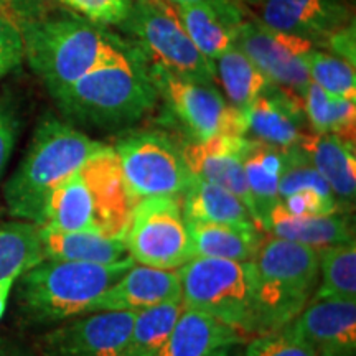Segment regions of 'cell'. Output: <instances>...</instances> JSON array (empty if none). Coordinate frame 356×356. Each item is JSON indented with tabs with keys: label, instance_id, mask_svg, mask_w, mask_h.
<instances>
[{
	"label": "cell",
	"instance_id": "obj_1",
	"mask_svg": "<svg viewBox=\"0 0 356 356\" xmlns=\"http://www.w3.org/2000/svg\"><path fill=\"white\" fill-rule=\"evenodd\" d=\"M50 96L68 121L95 129L131 127L152 113L159 99L149 63L137 48Z\"/></svg>",
	"mask_w": 356,
	"mask_h": 356
},
{
	"label": "cell",
	"instance_id": "obj_2",
	"mask_svg": "<svg viewBox=\"0 0 356 356\" xmlns=\"http://www.w3.org/2000/svg\"><path fill=\"white\" fill-rule=\"evenodd\" d=\"M134 204L118 155L106 144L51 191L40 228L124 238Z\"/></svg>",
	"mask_w": 356,
	"mask_h": 356
},
{
	"label": "cell",
	"instance_id": "obj_3",
	"mask_svg": "<svg viewBox=\"0 0 356 356\" xmlns=\"http://www.w3.org/2000/svg\"><path fill=\"white\" fill-rule=\"evenodd\" d=\"M134 264L131 256L114 264L42 259L13 284V312L25 328L55 327L89 314V305Z\"/></svg>",
	"mask_w": 356,
	"mask_h": 356
},
{
	"label": "cell",
	"instance_id": "obj_4",
	"mask_svg": "<svg viewBox=\"0 0 356 356\" xmlns=\"http://www.w3.org/2000/svg\"><path fill=\"white\" fill-rule=\"evenodd\" d=\"M20 29L26 61L50 95L129 50L106 26L71 10L22 22Z\"/></svg>",
	"mask_w": 356,
	"mask_h": 356
},
{
	"label": "cell",
	"instance_id": "obj_5",
	"mask_svg": "<svg viewBox=\"0 0 356 356\" xmlns=\"http://www.w3.org/2000/svg\"><path fill=\"white\" fill-rule=\"evenodd\" d=\"M102 145L73 124L51 114L44 115L35 129L24 159L3 186L8 215L13 220L42 225L51 191L78 172Z\"/></svg>",
	"mask_w": 356,
	"mask_h": 356
},
{
	"label": "cell",
	"instance_id": "obj_6",
	"mask_svg": "<svg viewBox=\"0 0 356 356\" xmlns=\"http://www.w3.org/2000/svg\"><path fill=\"white\" fill-rule=\"evenodd\" d=\"M259 335L286 327L318 286V249L289 239H262L254 259Z\"/></svg>",
	"mask_w": 356,
	"mask_h": 356
},
{
	"label": "cell",
	"instance_id": "obj_7",
	"mask_svg": "<svg viewBox=\"0 0 356 356\" xmlns=\"http://www.w3.org/2000/svg\"><path fill=\"white\" fill-rule=\"evenodd\" d=\"M177 273L186 309L221 320L248 340L259 335L254 262L193 257Z\"/></svg>",
	"mask_w": 356,
	"mask_h": 356
},
{
	"label": "cell",
	"instance_id": "obj_8",
	"mask_svg": "<svg viewBox=\"0 0 356 356\" xmlns=\"http://www.w3.org/2000/svg\"><path fill=\"white\" fill-rule=\"evenodd\" d=\"M149 65L162 66L180 76L216 83L213 65L195 47L167 0H132L124 24Z\"/></svg>",
	"mask_w": 356,
	"mask_h": 356
},
{
	"label": "cell",
	"instance_id": "obj_9",
	"mask_svg": "<svg viewBox=\"0 0 356 356\" xmlns=\"http://www.w3.org/2000/svg\"><path fill=\"white\" fill-rule=\"evenodd\" d=\"M150 78L188 140L202 142L215 136H246L244 114L225 99L216 83H204L149 65Z\"/></svg>",
	"mask_w": 356,
	"mask_h": 356
},
{
	"label": "cell",
	"instance_id": "obj_10",
	"mask_svg": "<svg viewBox=\"0 0 356 356\" xmlns=\"http://www.w3.org/2000/svg\"><path fill=\"white\" fill-rule=\"evenodd\" d=\"M124 184L134 202L152 197L180 198L193 173L185 165L180 147L159 131L127 134L113 145Z\"/></svg>",
	"mask_w": 356,
	"mask_h": 356
},
{
	"label": "cell",
	"instance_id": "obj_11",
	"mask_svg": "<svg viewBox=\"0 0 356 356\" xmlns=\"http://www.w3.org/2000/svg\"><path fill=\"white\" fill-rule=\"evenodd\" d=\"M122 239L127 254L142 266L178 269L195 257L177 197L139 200Z\"/></svg>",
	"mask_w": 356,
	"mask_h": 356
},
{
	"label": "cell",
	"instance_id": "obj_12",
	"mask_svg": "<svg viewBox=\"0 0 356 356\" xmlns=\"http://www.w3.org/2000/svg\"><path fill=\"white\" fill-rule=\"evenodd\" d=\"M234 44L270 83L302 97L310 84L304 56L317 44L249 15L234 29Z\"/></svg>",
	"mask_w": 356,
	"mask_h": 356
},
{
	"label": "cell",
	"instance_id": "obj_13",
	"mask_svg": "<svg viewBox=\"0 0 356 356\" xmlns=\"http://www.w3.org/2000/svg\"><path fill=\"white\" fill-rule=\"evenodd\" d=\"M137 312H95L55 325L33 341L38 356H122Z\"/></svg>",
	"mask_w": 356,
	"mask_h": 356
},
{
	"label": "cell",
	"instance_id": "obj_14",
	"mask_svg": "<svg viewBox=\"0 0 356 356\" xmlns=\"http://www.w3.org/2000/svg\"><path fill=\"white\" fill-rule=\"evenodd\" d=\"M262 24L323 48L333 33L353 24L348 0H261Z\"/></svg>",
	"mask_w": 356,
	"mask_h": 356
},
{
	"label": "cell",
	"instance_id": "obj_15",
	"mask_svg": "<svg viewBox=\"0 0 356 356\" xmlns=\"http://www.w3.org/2000/svg\"><path fill=\"white\" fill-rule=\"evenodd\" d=\"M246 144L248 136L222 134V136H215L202 142L185 140L178 147H180L185 165L195 177L236 195L246 204L256 221L254 204H252L243 167V154Z\"/></svg>",
	"mask_w": 356,
	"mask_h": 356
},
{
	"label": "cell",
	"instance_id": "obj_16",
	"mask_svg": "<svg viewBox=\"0 0 356 356\" xmlns=\"http://www.w3.org/2000/svg\"><path fill=\"white\" fill-rule=\"evenodd\" d=\"M181 300L177 269L134 264L89 305L95 312H142L150 307Z\"/></svg>",
	"mask_w": 356,
	"mask_h": 356
},
{
	"label": "cell",
	"instance_id": "obj_17",
	"mask_svg": "<svg viewBox=\"0 0 356 356\" xmlns=\"http://www.w3.org/2000/svg\"><path fill=\"white\" fill-rule=\"evenodd\" d=\"M291 325L318 355L356 353V300L312 299Z\"/></svg>",
	"mask_w": 356,
	"mask_h": 356
},
{
	"label": "cell",
	"instance_id": "obj_18",
	"mask_svg": "<svg viewBox=\"0 0 356 356\" xmlns=\"http://www.w3.org/2000/svg\"><path fill=\"white\" fill-rule=\"evenodd\" d=\"M304 119L302 97L274 83L244 113L246 136L252 134V139L277 149H291L300 144L307 134Z\"/></svg>",
	"mask_w": 356,
	"mask_h": 356
},
{
	"label": "cell",
	"instance_id": "obj_19",
	"mask_svg": "<svg viewBox=\"0 0 356 356\" xmlns=\"http://www.w3.org/2000/svg\"><path fill=\"white\" fill-rule=\"evenodd\" d=\"M299 147L330 186L341 213H353L356 200L355 142L333 134L307 132Z\"/></svg>",
	"mask_w": 356,
	"mask_h": 356
},
{
	"label": "cell",
	"instance_id": "obj_20",
	"mask_svg": "<svg viewBox=\"0 0 356 356\" xmlns=\"http://www.w3.org/2000/svg\"><path fill=\"white\" fill-rule=\"evenodd\" d=\"M246 341V337L221 320L184 307L167 341L155 356H210L213 351L225 346H236Z\"/></svg>",
	"mask_w": 356,
	"mask_h": 356
},
{
	"label": "cell",
	"instance_id": "obj_21",
	"mask_svg": "<svg viewBox=\"0 0 356 356\" xmlns=\"http://www.w3.org/2000/svg\"><path fill=\"white\" fill-rule=\"evenodd\" d=\"M264 231L275 238L289 239V241L305 244L315 249L355 239L351 213L337 211L330 215L293 216L280 202L267 216Z\"/></svg>",
	"mask_w": 356,
	"mask_h": 356
},
{
	"label": "cell",
	"instance_id": "obj_22",
	"mask_svg": "<svg viewBox=\"0 0 356 356\" xmlns=\"http://www.w3.org/2000/svg\"><path fill=\"white\" fill-rule=\"evenodd\" d=\"M186 228L195 257L252 261L264 239L256 225L186 221Z\"/></svg>",
	"mask_w": 356,
	"mask_h": 356
},
{
	"label": "cell",
	"instance_id": "obj_23",
	"mask_svg": "<svg viewBox=\"0 0 356 356\" xmlns=\"http://www.w3.org/2000/svg\"><path fill=\"white\" fill-rule=\"evenodd\" d=\"M43 259L114 264L127 257L122 238H109L86 231H55L40 228Z\"/></svg>",
	"mask_w": 356,
	"mask_h": 356
},
{
	"label": "cell",
	"instance_id": "obj_24",
	"mask_svg": "<svg viewBox=\"0 0 356 356\" xmlns=\"http://www.w3.org/2000/svg\"><path fill=\"white\" fill-rule=\"evenodd\" d=\"M243 167L254 204L256 222L264 231L267 216L280 202L279 180L284 167V149L248 137L243 154Z\"/></svg>",
	"mask_w": 356,
	"mask_h": 356
},
{
	"label": "cell",
	"instance_id": "obj_25",
	"mask_svg": "<svg viewBox=\"0 0 356 356\" xmlns=\"http://www.w3.org/2000/svg\"><path fill=\"white\" fill-rule=\"evenodd\" d=\"M180 204L185 221L256 225L251 211L236 195L195 175L180 197Z\"/></svg>",
	"mask_w": 356,
	"mask_h": 356
},
{
	"label": "cell",
	"instance_id": "obj_26",
	"mask_svg": "<svg viewBox=\"0 0 356 356\" xmlns=\"http://www.w3.org/2000/svg\"><path fill=\"white\" fill-rule=\"evenodd\" d=\"M213 71L225 99L243 114L273 84L236 44L213 61Z\"/></svg>",
	"mask_w": 356,
	"mask_h": 356
},
{
	"label": "cell",
	"instance_id": "obj_27",
	"mask_svg": "<svg viewBox=\"0 0 356 356\" xmlns=\"http://www.w3.org/2000/svg\"><path fill=\"white\" fill-rule=\"evenodd\" d=\"M302 108L312 131L317 134H333L355 142L356 102L330 95L312 83L302 95Z\"/></svg>",
	"mask_w": 356,
	"mask_h": 356
},
{
	"label": "cell",
	"instance_id": "obj_28",
	"mask_svg": "<svg viewBox=\"0 0 356 356\" xmlns=\"http://www.w3.org/2000/svg\"><path fill=\"white\" fill-rule=\"evenodd\" d=\"M318 269V286L315 289L312 299L356 300L355 239L320 248Z\"/></svg>",
	"mask_w": 356,
	"mask_h": 356
},
{
	"label": "cell",
	"instance_id": "obj_29",
	"mask_svg": "<svg viewBox=\"0 0 356 356\" xmlns=\"http://www.w3.org/2000/svg\"><path fill=\"white\" fill-rule=\"evenodd\" d=\"M173 8L186 35L211 65L234 44L236 26L213 8L204 6H173Z\"/></svg>",
	"mask_w": 356,
	"mask_h": 356
},
{
	"label": "cell",
	"instance_id": "obj_30",
	"mask_svg": "<svg viewBox=\"0 0 356 356\" xmlns=\"http://www.w3.org/2000/svg\"><path fill=\"white\" fill-rule=\"evenodd\" d=\"M184 302L175 300L137 312L122 356L157 355L184 312Z\"/></svg>",
	"mask_w": 356,
	"mask_h": 356
},
{
	"label": "cell",
	"instance_id": "obj_31",
	"mask_svg": "<svg viewBox=\"0 0 356 356\" xmlns=\"http://www.w3.org/2000/svg\"><path fill=\"white\" fill-rule=\"evenodd\" d=\"M42 259L40 226L22 220L0 222V280L20 275Z\"/></svg>",
	"mask_w": 356,
	"mask_h": 356
},
{
	"label": "cell",
	"instance_id": "obj_32",
	"mask_svg": "<svg viewBox=\"0 0 356 356\" xmlns=\"http://www.w3.org/2000/svg\"><path fill=\"white\" fill-rule=\"evenodd\" d=\"M304 61L312 83L330 95L356 101L355 65L318 47L307 51Z\"/></svg>",
	"mask_w": 356,
	"mask_h": 356
},
{
	"label": "cell",
	"instance_id": "obj_33",
	"mask_svg": "<svg viewBox=\"0 0 356 356\" xmlns=\"http://www.w3.org/2000/svg\"><path fill=\"white\" fill-rule=\"evenodd\" d=\"M244 356H318V351L289 323L248 340Z\"/></svg>",
	"mask_w": 356,
	"mask_h": 356
},
{
	"label": "cell",
	"instance_id": "obj_34",
	"mask_svg": "<svg viewBox=\"0 0 356 356\" xmlns=\"http://www.w3.org/2000/svg\"><path fill=\"white\" fill-rule=\"evenodd\" d=\"M63 6L96 25L121 26L131 13L132 0H63Z\"/></svg>",
	"mask_w": 356,
	"mask_h": 356
},
{
	"label": "cell",
	"instance_id": "obj_35",
	"mask_svg": "<svg viewBox=\"0 0 356 356\" xmlns=\"http://www.w3.org/2000/svg\"><path fill=\"white\" fill-rule=\"evenodd\" d=\"M24 58L20 24L7 10L0 8V79L19 68Z\"/></svg>",
	"mask_w": 356,
	"mask_h": 356
},
{
	"label": "cell",
	"instance_id": "obj_36",
	"mask_svg": "<svg viewBox=\"0 0 356 356\" xmlns=\"http://www.w3.org/2000/svg\"><path fill=\"white\" fill-rule=\"evenodd\" d=\"M280 203L293 216H317L340 211L335 198L312 188L299 190L289 197L280 198Z\"/></svg>",
	"mask_w": 356,
	"mask_h": 356
},
{
	"label": "cell",
	"instance_id": "obj_37",
	"mask_svg": "<svg viewBox=\"0 0 356 356\" xmlns=\"http://www.w3.org/2000/svg\"><path fill=\"white\" fill-rule=\"evenodd\" d=\"M19 24L35 19H42L58 10H68L63 6V0H3L2 7Z\"/></svg>",
	"mask_w": 356,
	"mask_h": 356
},
{
	"label": "cell",
	"instance_id": "obj_38",
	"mask_svg": "<svg viewBox=\"0 0 356 356\" xmlns=\"http://www.w3.org/2000/svg\"><path fill=\"white\" fill-rule=\"evenodd\" d=\"M17 136H19V118L13 108L6 102H0V178L12 157Z\"/></svg>",
	"mask_w": 356,
	"mask_h": 356
},
{
	"label": "cell",
	"instance_id": "obj_39",
	"mask_svg": "<svg viewBox=\"0 0 356 356\" xmlns=\"http://www.w3.org/2000/svg\"><path fill=\"white\" fill-rule=\"evenodd\" d=\"M172 6H204L220 13L231 25L238 26L249 15L248 8H244L234 0H167Z\"/></svg>",
	"mask_w": 356,
	"mask_h": 356
},
{
	"label": "cell",
	"instance_id": "obj_40",
	"mask_svg": "<svg viewBox=\"0 0 356 356\" xmlns=\"http://www.w3.org/2000/svg\"><path fill=\"white\" fill-rule=\"evenodd\" d=\"M17 277H19V275H8V277L0 280V322L6 317L8 300H10L12 297L13 284H15Z\"/></svg>",
	"mask_w": 356,
	"mask_h": 356
},
{
	"label": "cell",
	"instance_id": "obj_41",
	"mask_svg": "<svg viewBox=\"0 0 356 356\" xmlns=\"http://www.w3.org/2000/svg\"><path fill=\"white\" fill-rule=\"evenodd\" d=\"M0 356H38L33 348L17 343V341L2 340L0 338Z\"/></svg>",
	"mask_w": 356,
	"mask_h": 356
},
{
	"label": "cell",
	"instance_id": "obj_42",
	"mask_svg": "<svg viewBox=\"0 0 356 356\" xmlns=\"http://www.w3.org/2000/svg\"><path fill=\"white\" fill-rule=\"evenodd\" d=\"M234 2L243 6L244 8H248V10H257L261 0H234Z\"/></svg>",
	"mask_w": 356,
	"mask_h": 356
},
{
	"label": "cell",
	"instance_id": "obj_43",
	"mask_svg": "<svg viewBox=\"0 0 356 356\" xmlns=\"http://www.w3.org/2000/svg\"><path fill=\"white\" fill-rule=\"evenodd\" d=\"M210 356H233V346H225V348L213 351Z\"/></svg>",
	"mask_w": 356,
	"mask_h": 356
},
{
	"label": "cell",
	"instance_id": "obj_44",
	"mask_svg": "<svg viewBox=\"0 0 356 356\" xmlns=\"http://www.w3.org/2000/svg\"><path fill=\"white\" fill-rule=\"evenodd\" d=\"M318 356H355V355H318Z\"/></svg>",
	"mask_w": 356,
	"mask_h": 356
},
{
	"label": "cell",
	"instance_id": "obj_45",
	"mask_svg": "<svg viewBox=\"0 0 356 356\" xmlns=\"http://www.w3.org/2000/svg\"><path fill=\"white\" fill-rule=\"evenodd\" d=\"M2 2H3V0H0V7H2Z\"/></svg>",
	"mask_w": 356,
	"mask_h": 356
}]
</instances>
